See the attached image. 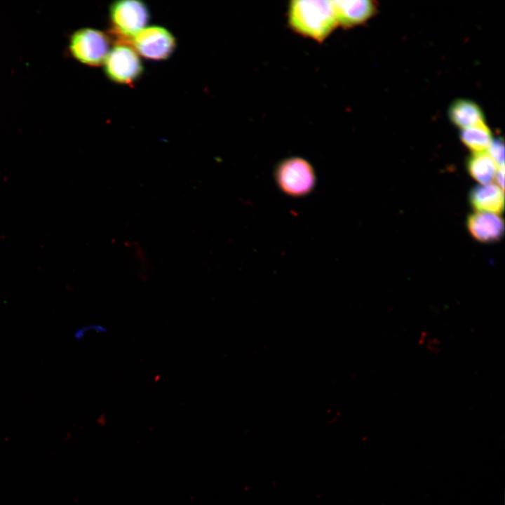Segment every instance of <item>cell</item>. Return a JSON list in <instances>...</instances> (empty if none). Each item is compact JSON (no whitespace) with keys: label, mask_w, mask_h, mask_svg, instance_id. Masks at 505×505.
Segmentation results:
<instances>
[{"label":"cell","mask_w":505,"mask_h":505,"mask_svg":"<svg viewBox=\"0 0 505 505\" xmlns=\"http://www.w3.org/2000/svg\"><path fill=\"white\" fill-rule=\"evenodd\" d=\"M466 168L471 177L480 184L490 183L498 166L487 152H473L466 159Z\"/></svg>","instance_id":"11"},{"label":"cell","mask_w":505,"mask_h":505,"mask_svg":"<svg viewBox=\"0 0 505 505\" xmlns=\"http://www.w3.org/2000/svg\"><path fill=\"white\" fill-rule=\"evenodd\" d=\"M469 201L477 212L501 213L504 208V190L491 182L480 184L471 189Z\"/></svg>","instance_id":"9"},{"label":"cell","mask_w":505,"mask_h":505,"mask_svg":"<svg viewBox=\"0 0 505 505\" xmlns=\"http://www.w3.org/2000/svg\"><path fill=\"white\" fill-rule=\"evenodd\" d=\"M459 137L462 142L471 152H486L493 137L486 123L462 129Z\"/></svg>","instance_id":"12"},{"label":"cell","mask_w":505,"mask_h":505,"mask_svg":"<svg viewBox=\"0 0 505 505\" xmlns=\"http://www.w3.org/2000/svg\"><path fill=\"white\" fill-rule=\"evenodd\" d=\"M108 79L119 84H132L141 76L143 66L138 53L128 43L120 42L110 49L104 63Z\"/></svg>","instance_id":"4"},{"label":"cell","mask_w":505,"mask_h":505,"mask_svg":"<svg viewBox=\"0 0 505 505\" xmlns=\"http://www.w3.org/2000/svg\"><path fill=\"white\" fill-rule=\"evenodd\" d=\"M448 115L450 121L461 130L485 123L480 107L467 99L454 101L449 107Z\"/></svg>","instance_id":"10"},{"label":"cell","mask_w":505,"mask_h":505,"mask_svg":"<svg viewBox=\"0 0 505 505\" xmlns=\"http://www.w3.org/2000/svg\"><path fill=\"white\" fill-rule=\"evenodd\" d=\"M466 226L471 236L482 243L499 241L504 234V222L499 214L476 211L467 216Z\"/></svg>","instance_id":"7"},{"label":"cell","mask_w":505,"mask_h":505,"mask_svg":"<svg viewBox=\"0 0 505 505\" xmlns=\"http://www.w3.org/2000/svg\"><path fill=\"white\" fill-rule=\"evenodd\" d=\"M487 151L498 167L504 166V144L502 139H493Z\"/></svg>","instance_id":"13"},{"label":"cell","mask_w":505,"mask_h":505,"mask_svg":"<svg viewBox=\"0 0 505 505\" xmlns=\"http://www.w3.org/2000/svg\"><path fill=\"white\" fill-rule=\"evenodd\" d=\"M338 27L351 28L370 19L376 11L375 1L370 0L332 1Z\"/></svg>","instance_id":"8"},{"label":"cell","mask_w":505,"mask_h":505,"mask_svg":"<svg viewBox=\"0 0 505 505\" xmlns=\"http://www.w3.org/2000/svg\"><path fill=\"white\" fill-rule=\"evenodd\" d=\"M131 41V46L138 53L149 60L168 58L176 47V39L166 28L152 25L144 27Z\"/></svg>","instance_id":"6"},{"label":"cell","mask_w":505,"mask_h":505,"mask_svg":"<svg viewBox=\"0 0 505 505\" xmlns=\"http://www.w3.org/2000/svg\"><path fill=\"white\" fill-rule=\"evenodd\" d=\"M110 39L100 30L81 28L70 36L68 49L77 61L92 67L103 65L109 50Z\"/></svg>","instance_id":"3"},{"label":"cell","mask_w":505,"mask_h":505,"mask_svg":"<svg viewBox=\"0 0 505 505\" xmlns=\"http://www.w3.org/2000/svg\"><path fill=\"white\" fill-rule=\"evenodd\" d=\"M288 27L304 38L322 43L338 27L332 1L292 0L286 10Z\"/></svg>","instance_id":"1"},{"label":"cell","mask_w":505,"mask_h":505,"mask_svg":"<svg viewBox=\"0 0 505 505\" xmlns=\"http://www.w3.org/2000/svg\"><path fill=\"white\" fill-rule=\"evenodd\" d=\"M497 182V185L499 186L501 189L504 190V166L499 167L495 174L494 178Z\"/></svg>","instance_id":"14"},{"label":"cell","mask_w":505,"mask_h":505,"mask_svg":"<svg viewBox=\"0 0 505 505\" xmlns=\"http://www.w3.org/2000/svg\"><path fill=\"white\" fill-rule=\"evenodd\" d=\"M275 180L281 191L292 197H302L313 191L316 181L313 166L306 159L290 156L276 166Z\"/></svg>","instance_id":"2"},{"label":"cell","mask_w":505,"mask_h":505,"mask_svg":"<svg viewBox=\"0 0 505 505\" xmlns=\"http://www.w3.org/2000/svg\"><path fill=\"white\" fill-rule=\"evenodd\" d=\"M149 18V8L142 1H116L109 7L112 27L124 39H132L146 27Z\"/></svg>","instance_id":"5"}]
</instances>
